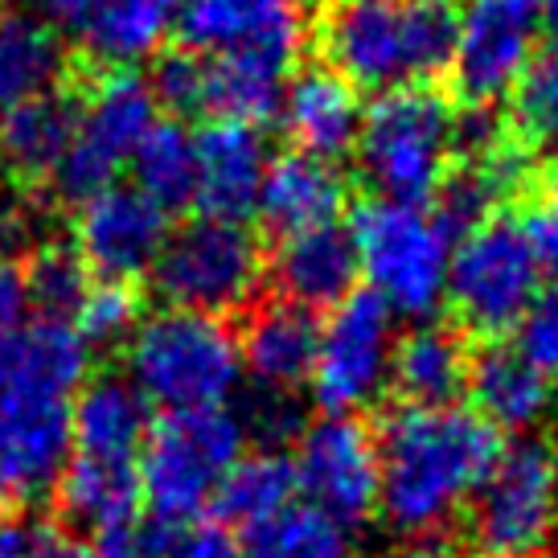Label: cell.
<instances>
[{"mask_svg": "<svg viewBox=\"0 0 558 558\" xmlns=\"http://www.w3.org/2000/svg\"><path fill=\"white\" fill-rule=\"evenodd\" d=\"M90 345L74 320L41 316L0 341V497L37 501L74 456L70 407L87 386Z\"/></svg>", "mask_w": 558, "mask_h": 558, "instance_id": "cell-1", "label": "cell"}, {"mask_svg": "<svg viewBox=\"0 0 558 558\" xmlns=\"http://www.w3.org/2000/svg\"><path fill=\"white\" fill-rule=\"evenodd\" d=\"M501 436L472 407H395L378 432V509L411 542H432L472 506Z\"/></svg>", "mask_w": 558, "mask_h": 558, "instance_id": "cell-2", "label": "cell"}, {"mask_svg": "<svg viewBox=\"0 0 558 558\" xmlns=\"http://www.w3.org/2000/svg\"><path fill=\"white\" fill-rule=\"evenodd\" d=\"M456 37V0H332L320 25L329 70L378 95L452 70Z\"/></svg>", "mask_w": 558, "mask_h": 558, "instance_id": "cell-3", "label": "cell"}, {"mask_svg": "<svg viewBox=\"0 0 558 558\" xmlns=\"http://www.w3.org/2000/svg\"><path fill=\"white\" fill-rule=\"evenodd\" d=\"M243 374L239 337L218 316L160 308L128 341V378L165 415L227 407Z\"/></svg>", "mask_w": 558, "mask_h": 558, "instance_id": "cell-4", "label": "cell"}, {"mask_svg": "<svg viewBox=\"0 0 558 558\" xmlns=\"http://www.w3.org/2000/svg\"><path fill=\"white\" fill-rule=\"evenodd\" d=\"M357 169L374 197L427 206L452 173L456 111L432 87H399L366 107Z\"/></svg>", "mask_w": 558, "mask_h": 558, "instance_id": "cell-5", "label": "cell"}, {"mask_svg": "<svg viewBox=\"0 0 558 558\" xmlns=\"http://www.w3.org/2000/svg\"><path fill=\"white\" fill-rule=\"evenodd\" d=\"M243 456L246 427L230 407L160 415L140 456V493L153 522L173 530L193 525L218 501V488Z\"/></svg>", "mask_w": 558, "mask_h": 558, "instance_id": "cell-6", "label": "cell"}, {"mask_svg": "<svg viewBox=\"0 0 558 558\" xmlns=\"http://www.w3.org/2000/svg\"><path fill=\"white\" fill-rule=\"evenodd\" d=\"M349 239L366 288L395 316L427 320L448 300V263L452 239L436 222L432 206L366 197L349 218Z\"/></svg>", "mask_w": 558, "mask_h": 558, "instance_id": "cell-7", "label": "cell"}, {"mask_svg": "<svg viewBox=\"0 0 558 558\" xmlns=\"http://www.w3.org/2000/svg\"><path fill=\"white\" fill-rule=\"evenodd\" d=\"M263 276L267 259L255 230L197 214L185 227L169 230V243L153 267V292L165 300V308L222 320L259 296Z\"/></svg>", "mask_w": 558, "mask_h": 558, "instance_id": "cell-8", "label": "cell"}, {"mask_svg": "<svg viewBox=\"0 0 558 558\" xmlns=\"http://www.w3.org/2000/svg\"><path fill=\"white\" fill-rule=\"evenodd\" d=\"M558 452L546 439L501 448L469 506V542L476 558H538L555 538Z\"/></svg>", "mask_w": 558, "mask_h": 558, "instance_id": "cell-9", "label": "cell"}, {"mask_svg": "<svg viewBox=\"0 0 558 558\" xmlns=\"http://www.w3.org/2000/svg\"><path fill=\"white\" fill-rule=\"evenodd\" d=\"M157 123L160 104L153 83L140 70H104L78 99V136L53 169V193L70 206H87L90 197L107 193L123 160L132 165Z\"/></svg>", "mask_w": 558, "mask_h": 558, "instance_id": "cell-10", "label": "cell"}, {"mask_svg": "<svg viewBox=\"0 0 558 558\" xmlns=\"http://www.w3.org/2000/svg\"><path fill=\"white\" fill-rule=\"evenodd\" d=\"M542 292V267L518 222L488 218L452 246L448 304L460 325L488 337L518 329Z\"/></svg>", "mask_w": 558, "mask_h": 558, "instance_id": "cell-11", "label": "cell"}, {"mask_svg": "<svg viewBox=\"0 0 558 558\" xmlns=\"http://www.w3.org/2000/svg\"><path fill=\"white\" fill-rule=\"evenodd\" d=\"M395 313L369 288H357L320 320V349L308 378L316 407L345 418L374 407L395 378Z\"/></svg>", "mask_w": 558, "mask_h": 558, "instance_id": "cell-12", "label": "cell"}, {"mask_svg": "<svg viewBox=\"0 0 558 558\" xmlns=\"http://www.w3.org/2000/svg\"><path fill=\"white\" fill-rule=\"evenodd\" d=\"M558 0H460L452 87L464 107L513 95L542 50Z\"/></svg>", "mask_w": 558, "mask_h": 558, "instance_id": "cell-13", "label": "cell"}, {"mask_svg": "<svg viewBox=\"0 0 558 558\" xmlns=\"http://www.w3.org/2000/svg\"><path fill=\"white\" fill-rule=\"evenodd\" d=\"M296 481L304 501L341 518L345 525L362 522L378 509V436L362 418L325 415L300 432L296 444Z\"/></svg>", "mask_w": 558, "mask_h": 558, "instance_id": "cell-14", "label": "cell"}, {"mask_svg": "<svg viewBox=\"0 0 558 558\" xmlns=\"http://www.w3.org/2000/svg\"><path fill=\"white\" fill-rule=\"evenodd\" d=\"M177 34L202 58H263L288 66L304 46L300 0H181Z\"/></svg>", "mask_w": 558, "mask_h": 558, "instance_id": "cell-15", "label": "cell"}, {"mask_svg": "<svg viewBox=\"0 0 558 558\" xmlns=\"http://www.w3.org/2000/svg\"><path fill=\"white\" fill-rule=\"evenodd\" d=\"M165 243L169 214L153 206L136 185H111L87 206H78L74 218V251L99 283H132L140 276H153Z\"/></svg>", "mask_w": 558, "mask_h": 558, "instance_id": "cell-16", "label": "cell"}, {"mask_svg": "<svg viewBox=\"0 0 558 558\" xmlns=\"http://www.w3.org/2000/svg\"><path fill=\"white\" fill-rule=\"evenodd\" d=\"M177 4L181 0H37V17L107 70H132L160 53L177 29Z\"/></svg>", "mask_w": 558, "mask_h": 558, "instance_id": "cell-17", "label": "cell"}, {"mask_svg": "<svg viewBox=\"0 0 558 558\" xmlns=\"http://www.w3.org/2000/svg\"><path fill=\"white\" fill-rule=\"evenodd\" d=\"M267 169L271 153L263 128L209 120L197 132V209L206 218L243 222L259 209Z\"/></svg>", "mask_w": 558, "mask_h": 558, "instance_id": "cell-18", "label": "cell"}, {"mask_svg": "<svg viewBox=\"0 0 558 558\" xmlns=\"http://www.w3.org/2000/svg\"><path fill=\"white\" fill-rule=\"evenodd\" d=\"M279 120H283V132L296 140V153L337 165L357 148L366 107L357 87H349L337 70L308 66L288 78Z\"/></svg>", "mask_w": 558, "mask_h": 558, "instance_id": "cell-19", "label": "cell"}, {"mask_svg": "<svg viewBox=\"0 0 558 558\" xmlns=\"http://www.w3.org/2000/svg\"><path fill=\"white\" fill-rule=\"evenodd\" d=\"M345 202L349 185L341 169L332 160L308 157V153L292 148V153L271 157L255 214H259L263 227L271 234L292 239V234H304V230L337 227Z\"/></svg>", "mask_w": 558, "mask_h": 558, "instance_id": "cell-20", "label": "cell"}, {"mask_svg": "<svg viewBox=\"0 0 558 558\" xmlns=\"http://www.w3.org/2000/svg\"><path fill=\"white\" fill-rule=\"evenodd\" d=\"M153 411L132 378L99 374L74 395L70 407V432H74V456L90 460H116V464H140L144 444L153 436Z\"/></svg>", "mask_w": 558, "mask_h": 558, "instance_id": "cell-21", "label": "cell"}, {"mask_svg": "<svg viewBox=\"0 0 558 558\" xmlns=\"http://www.w3.org/2000/svg\"><path fill=\"white\" fill-rule=\"evenodd\" d=\"M357 246L349 239V227H320L304 230L292 239H279V251L271 259V279L279 296L296 308H337L341 300L357 292Z\"/></svg>", "mask_w": 558, "mask_h": 558, "instance_id": "cell-22", "label": "cell"}, {"mask_svg": "<svg viewBox=\"0 0 558 558\" xmlns=\"http://www.w3.org/2000/svg\"><path fill=\"white\" fill-rule=\"evenodd\" d=\"M239 349H243V369L259 383V390L292 395L300 383L313 378L316 349H320V320L308 308H296L288 300L263 304L246 316Z\"/></svg>", "mask_w": 558, "mask_h": 558, "instance_id": "cell-23", "label": "cell"}, {"mask_svg": "<svg viewBox=\"0 0 558 558\" xmlns=\"http://www.w3.org/2000/svg\"><path fill=\"white\" fill-rule=\"evenodd\" d=\"M472 411L497 432H530L538 427L555 390L534 362H525L518 345H485L469 366Z\"/></svg>", "mask_w": 558, "mask_h": 558, "instance_id": "cell-24", "label": "cell"}, {"mask_svg": "<svg viewBox=\"0 0 558 558\" xmlns=\"http://www.w3.org/2000/svg\"><path fill=\"white\" fill-rule=\"evenodd\" d=\"M78 136V99L66 90H46L13 107L0 123V169L21 181H50Z\"/></svg>", "mask_w": 558, "mask_h": 558, "instance_id": "cell-25", "label": "cell"}, {"mask_svg": "<svg viewBox=\"0 0 558 558\" xmlns=\"http://www.w3.org/2000/svg\"><path fill=\"white\" fill-rule=\"evenodd\" d=\"M58 506L66 522L95 534V542L116 534L123 525L140 522V464H116V460H90L70 456L66 472L58 481Z\"/></svg>", "mask_w": 558, "mask_h": 558, "instance_id": "cell-26", "label": "cell"}, {"mask_svg": "<svg viewBox=\"0 0 558 558\" xmlns=\"http://www.w3.org/2000/svg\"><path fill=\"white\" fill-rule=\"evenodd\" d=\"M469 366L464 337L448 325L423 320L399 337L390 386L407 399V407H452L460 390H469Z\"/></svg>", "mask_w": 558, "mask_h": 558, "instance_id": "cell-27", "label": "cell"}, {"mask_svg": "<svg viewBox=\"0 0 558 558\" xmlns=\"http://www.w3.org/2000/svg\"><path fill=\"white\" fill-rule=\"evenodd\" d=\"M62 74V46L37 13H0V123L13 107L53 90Z\"/></svg>", "mask_w": 558, "mask_h": 558, "instance_id": "cell-28", "label": "cell"}, {"mask_svg": "<svg viewBox=\"0 0 558 558\" xmlns=\"http://www.w3.org/2000/svg\"><path fill=\"white\" fill-rule=\"evenodd\" d=\"M288 90V66L263 58H206V111L214 120L263 128L276 120Z\"/></svg>", "mask_w": 558, "mask_h": 558, "instance_id": "cell-29", "label": "cell"}, {"mask_svg": "<svg viewBox=\"0 0 558 558\" xmlns=\"http://www.w3.org/2000/svg\"><path fill=\"white\" fill-rule=\"evenodd\" d=\"M243 558H353V530L296 497L276 518L246 530Z\"/></svg>", "mask_w": 558, "mask_h": 558, "instance_id": "cell-30", "label": "cell"}, {"mask_svg": "<svg viewBox=\"0 0 558 558\" xmlns=\"http://www.w3.org/2000/svg\"><path fill=\"white\" fill-rule=\"evenodd\" d=\"M136 190L165 214L197 206V136L181 120H160L132 157Z\"/></svg>", "mask_w": 558, "mask_h": 558, "instance_id": "cell-31", "label": "cell"}, {"mask_svg": "<svg viewBox=\"0 0 558 558\" xmlns=\"http://www.w3.org/2000/svg\"><path fill=\"white\" fill-rule=\"evenodd\" d=\"M296 464H292V456L283 452H255V456H243L234 469H230V476L222 481V488H218V513L227 518V522L243 525V530H251V525L267 522V518H276L283 506H292L296 501Z\"/></svg>", "mask_w": 558, "mask_h": 558, "instance_id": "cell-32", "label": "cell"}, {"mask_svg": "<svg viewBox=\"0 0 558 558\" xmlns=\"http://www.w3.org/2000/svg\"><path fill=\"white\" fill-rule=\"evenodd\" d=\"M509 123L525 144L558 148V13L542 37V50L509 95Z\"/></svg>", "mask_w": 558, "mask_h": 558, "instance_id": "cell-33", "label": "cell"}, {"mask_svg": "<svg viewBox=\"0 0 558 558\" xmlns=\"http://www.w3.org/2000/svg\"><path fill=\"white\" fill-rule=\"evenodd\" d=\"M25 276H29V300L46 316H62V320L66 313H78V304L95 288L87 263L66 243H41L37 251H29Z\"/></svg>", "mask_w": 558, "mask_h": 558, "instance_id": "cell-34", "label": "cell"}, {"mask_svg": "<svg viewBox=\"0 0 558 558\" xmlns=\"http://www.w3.org/2000/svg\"><path fill=\"white\" fill-rule=\"evenodd\" d=\"M74 316V329L83 332L87 345H128L144 320L132 283H95Z\"/></svg>", "mask_w": 558, "mask_h": 558, "instance_id": "cell-35", "label": "cell"}, {"mask_svg": "<svg viewBox=\"0 0 558 558\" xmlns=\"http://www.w3.org/2000/svg\"><path fill=\"white\" fill-rule=\"evenodd\" d=\"M153 95L165 111L173 116H202L206 111V58L190 50H177L157 58L153 66Z\"/></svg>", "mask_w": 558, "mask_h": 558, "instance_id": "cell-36", "label": "cell"}, {"mask_svg": "<svg viewBox=\"0 0 558 558\" xmlns=\"http://www.w3.org/2000/svg\"><path fill=\"white\" fill-rule=\"evenodd\" d=\"M518 349L546 378H558V283L542 292L538 304L518 325Z\"/></svg>", "mask_w": 558, "mask_h": 558, "instance_id": "cell-37", "label": "cell"}, {"mask_svg": "<svg viewBox=\"0 0 558 558\" xmlns=\"http://www.w3.org/2000/svg\"><path fill=\"white\" fill-rule=\"evenodd\" d=\"M239 415H243L246 436H259L267 444V452H279L276 444L300 432V402L283 390H259L255 399H246Z\"/></svg>", "mask_w": 558, "mask_h": 558, "instance_id": "cell-38", "label": "cell"}, {"mask_svg": "<svg viewBox=\"0 0 558 558\" xmlns=\"http://www.w3.org/2000/svg\"><path fill=\"white\" fill-rule=\"evenodd\" d=\"M157 558H243V546L234 542L227 525L193 522L173 530Z\"/></svg>", "mask_w": 558, "mask_h": 558, "instance_id": "cell-39", "label": "cell"}, {"mask_svg": "<svg viewBox=\"0 0 558 558\" xmlns=\"http://www.w3.org/2000/svg\"><path fill=\"white\" fill-rule=\"evenodd\" d=\"M518 227L538 259L542 276H558V197H542L534 206H525Z\"/></svg>", "mask_w": 558, "mask_h": 558, "instance_id": "cell-40", "label": "cell"}, {"mask_svg": "<svg viewBox=\"0 0 558 558\" xmlns=\"http://www.w3.org/2000/svg\"><path fill=\"white\" fill-rule=\"evenodd\" d=\"M34 308L29 300V276H25V263L0 255V341L13 337L25 325V316Z\"/></svg>", "mask_w": 558, "mask_h": 558, "instance_id": "cell-41", "label": "cell"}, {"mask_svg": "<svg viewBox=\"0 0 558 558\" xmlns=\"http://www.w3.org/2000/svg\"><path fill=\"white\" fill-rule=\"evenodd\" d=\"M46 538L21 518H0V558H41Z\"/></svg>", "mask_w": 558, "mask_h": 558, "instance_id": "cell-42", "label": "cell"}, {"mask_svg": "<svg viewBox=\"0 0 558 558\" xmlns=\"http://www.w3.org/2000/svg\"><path fill=\"white\" fill-rule=\"evenodd\" d=\"M41 558H107V555L87 538H53L41 546Z\"/></svg>", "mask_w": 558, "mask_h": 558, "instance_id": "cell-43", "label": "cell"}, {"mask_svg": "<svg viewBox=\"0 0 558 558\" xmlns=\"http://www.w3.org/2000/svg\"><path fill=\"white\" fill-rule=\"evenodd\" d=\"M550 181H555V197H558V157H555V165H550Z\"/></svg>", "mask_w": 558, "mask_h": 558, "instance_id": "cell-44", "label": "cell"}, {"mask_svg": "<svg viewBox=\"0 0 558 558\" xmlns=\"http://www.w3.org/2000/svg\"><path fill=\"white\" fill-rule=\"evenodd\" d=\"M550 546H555V558H558V513H555V538H550Z\"/></svg>", "mask_w": 558, "mask_h": 558, "instance_id": "cell-45", "label": "cell"}, {"mask_svg": "<svg viewBox=\"0 0 558 558\" xmlns=\"http://www.w3.org/2000/svg\"><path fill=\"white\" fill-rule=\"evenodd\" d=\"M0 181H4V169H0Z\"/></svg>", "mask_w": 558, "mask_h": 558, "instance_id": "cell-46", "label": "cell"}]
</instances>
